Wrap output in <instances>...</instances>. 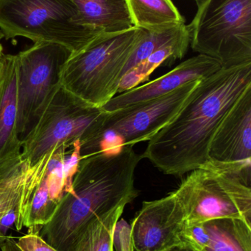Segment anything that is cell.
Here are the masks:
<instances>
[{"label": "cell", "instance_id": "8fae6325", "mask_svg": "<svg viewBox=\"0 0 251 251\" xmlns=\"http://www.w3.org/2000/svg\"><path fill=\"white\" fill-rule=\"evenodd\" d=\"M185 215L175 191L166 197L144 201L131 226L136 251H165L182 244Z\"/></svg>", "mask_w": 251, "mask_h": 251}, {"label": "cell", "instance_id": "4fadbf2b", "mask_svg": "<svg viewBox=\"0 0 251 251\" xmlns=\"http://www.w3.org/2000/svg\"><path fill=\"white\" fill-rule=\"evenodd\" d=\"M18 60L16 54L0 58V171L22 159L18 132Z\"/></svg>", "mask_w": 251, "mask_h": 251}, {"label": "cell", "instance_id": "603a6c76", "mask_svg": "<svg viewBox=\"0 0 251 251\" xmlns=\"http://www.w3.org/2000/svg\"><path fill=\"white\" fill-rule=\"evenodd\" d=\"M113 247L116 251H134L131 226L125 220L116 222L113 230Z\"/></svg>", "mask_w": 251, "mask_h": 251}, {"label": "cell", "instance_id": "e0dca14e", "mask_svg": "<svg viewBox=\"0 0 251 251\" xmlns=\"http://www.w3.org/2000/svg\"><path fill=\"white\" fill-rule=\"evenodd\" d=\"M134 26L162 30L184 25L185 20L172 0H127Z\"/></svg>", "mask_w": 251, "mask_h": 251}, {"label": "cell", "instance_id": "484cf974", "mask_svg": "<svg viewBox=\"0 0 251 251\" xmlns=\"http://www.w3.org/2000/svg\"><path fill=\"white\" fill-rule=\"evenodd\" d=\"M1 251H22L11 237H9L8 240L1 246Z\"/></svg>", "mask_w": 251, "mask_h": 251}, {"label": "cell", "instance_id": "30bf717a", "mask_svg": "<svg viewBox=\"0 0 251 251\" xmlns=\"http://www.w3.org/2000/svg\"><path fill=\"white\" fill-rule=\"evenodd\" d=\"M206 164L251 184V85L217 128Z\"/></svg>", "mask_w": 251, "mask_h": 251}, {"label": "cell", "instance_id": "44dd1931", "mask_svg": "<svg viewBox=\"0 0 251 251\" xmlns=\"http://www.w3.org/2000/svg\"><path fill=\"white\" fill-rule=\"evenodd\" d=\"M66 149L64 146L55 148L46 170L45 175L50 198L58 203L64 195L63 163Z\"/></svg>", "mask_w": 251, "mask_h": 251}, {"label": "cell", "instance_id": "2e32d148", "mask_svg": "<svg viewBox=\"0 0 251 251\" xmlns=\"http://www.w3.org/2000/svg\"><path fill=\"white\" fill-rule=\"evenodd\" d=\"M190 44L188 27L175 39L152 53L145 60L128 71L119 83L118 93L125 92L148 80L150 75L161 66H169L182 59Z\"/></svg>", "mask_w": 251, "mask_h": 251}, {"label": "cell", "instance_id": "277c9868", "mask_svg": "<svg viewBox=\"0 0 251 251\" xmlns=\"http://www.w3.org/2000/svg\"><path fill=\"white\" fill-rule=\"evenodd\" d=\"M200 80L184 84L169 94L149 101L113 112L105 111L92 134L81 143V159L151 140L173 120Z\"/></svg>", "mask_w": 251, "mask_h": 251}, {"label": "cell", "instance_id": "ac0fdd59", "mask_svg": "<svg viewBox=\"0 0 251 251\" xmlns=\"http://www.w3.org/2000/svg\"><path fill=\"white\" fill-rule=\"evenodd\" d=\"M125 207L119 206L91 221L69 251H113V230Z\"/></svg>", "mask_w": 251, "mask_h": 251}, {"label": "cell", "instance_id": "52a82bcc", "mask_svg": "<svg viewBox=\"0 0 251 251\" xmlns=\"http://www.w3.org/2000/svg\"><path fill=\"white\" fill-rule=\"evenodd\" d=\"M187 225L219 218H240L251 224V184L206 165L191 171L175 190Z\"/></svg>", "mask_w": 251, "mask_h": 251}, {"label": "cell", "instance_id": "7402d4cb", "mask_svg": "<svg viewBox=\"0 0 251 251\" xmlns=\"http://www.w3.org/2000/svg\"><path fill=\"white\" fill-rule=\"evenodd\" d=\"M72 149H66L65 153L64 163H63V176H64V194L72 191V181L74 177L79 168L81 160V142L80 140L75 142L71 146Z\"/></svg>", "mask_w": 251, "mask_h": 251}, {"label": "cell", "instance_id": "5b68a950", "mask_svg": "<svg viewBox=\"0 0 251 251\" xmlns=\"http://www.w3.org/2000/svg\"><path fill=\"white\" fill-rule=\"evenodd\" d=\"M0 29L6 40L53 43L72 54L100 34L83 24L71 0H0Z\"/></svg>", "mask_w": 251, "mask_h": 251}, {"label": "cell", "instance_id": "f1b7e54d", "mask_svg": "<svg viewBox=\"0 0 251 251\" xmlns=\"http://www.w3.org/2000/svg\"><path fill=\"white\" fill-rule=\"evenodd\" d=\"M4 38V35H3L2 32H1V29H0V41Z\"/></svg>", "mask_w": 251, "mask_h": 251}, {"label": "cell", "instance_id": "3957f363", "mask_svg": "<svg viewBox=\"0 0 251 251\" xmlns=\"http://www.w3.org/2000/svg\"><path fill=\"white\" fill-rule=\"evenodd\" d=\"M144 31L134 26L94 37L65 63L61 86L88 104L103 107L118 94L124 69Z\"/></svg>", "mask_w": 251, "mask_h": 251}, {"label": "cell", "instance_id": "d6986e66", "mask_svg": "<svg viewBox=\"0 0 251 251\" xmlns=\"http://www.w3.org/2000/svg\"><path fill=\"white\" fill-rule=\"evenodd\" d=\"M45 174L46 171L34 190L24 218L23 227L28 228V234H39L41 228L51 221L58 205L50 198Z\"/></svg>", "mask_w": 251, "mask_h": 251}, {"label": "cell", "instance_id": "9a60e30c", "mask_svg": "<svg viewBox=\"0 0 251 251\" xmlns=\"http://www.w3.org/2000/svg\"><path fill=\"white\" fill-rule=\"evenodd\" d=\"M83 24L100 33L122 32L134 27L127 0H71Z\"/></svg>", "mask_w": 251, "mask_h": 251}, {"label": "cell", "instance_id": "9c48e42d", "mask_svg": "<svg viewBox=\"0 0 251 251\" xmlns=\"http://www.w3.org/2000/svg\"><path fill=\"white\" fill-rule=\"evenodd\" d=\"M105 111L60 87L32 132L22 142V159L34 165L59 146L81 143L94 131Z\"/></svg>", "mask_w": 251, "mask_h": 251}, {"label": "cell", "instance_id": "ba28073f", "mask_svg": "<svg viewBox=\"0 0 251 251\" xmlns=\"http://www.w3.org/2000/svg\"><path fill=\"white\" fill-rule=\"evenodd\" d=\"M71 51L59 44L34 43L18 53V132L24 141L61 87L62 72Z\"/></svg>", "mask_w": 251, "mask_h": 251}, {"label": "cell", "instance_id": "4316f807", "mask_svg": "<svg viewBox=\"0 0 251 251\" xmlns=\"http://www.w3.org/2000/svg\"><path fill=\"white\" fill-rule=\"evenodd\" d=\"M165 251H197L193 249V248L187 246V245L181 244L178 246H175L172 249H168Z\"/></svg>", "mask_w": 251, "mask_h": 251}, {"label": "cell", "instance_id": "ffe728a7", "mask_svg": "<svg viewBox=\"0 0 251 251\" xmlns=\"http://www.w3.org/2000/svg\"><path fill=\"white\" fill-rule=\"evenodd\" d=\"M28 165V162L21 159L0 171V218L19 199Z\"/></svg>", "mask_w": 251, "mask_h": 251}, {"label": "cell", "instance_id": "f546056e", "mask_svg": "<svg viewBox=\"0 0 251 251\" xmlns=\"http://www.w3.org/2000/svg\"><path fill=\"white\" fill-rule=\"evenodd\" d=\"M194 1H195L196 2H197V1H200V0H194Z\"/></svg>", "mask_w": 251, "mask_h": 251}, {"label": "cell", "instance_id": "8992f818", "mask_svg": "<svg viewBox=\"0 0 251 251\" xmlns=\"http://www.w3.org/2000/svg\"><path fill=\"white\" fill-rule=\"evenodd\" d=\"M187 25L190 44L222 68L251 63V0H200Z\"/></svg>", "mask_w": 251, "mask_h": 251}, {"label": "cell", "instance_id": "7c38bea8", "mask_svg": "<svg viewBox=\"0 0 251 251\" xmlns=\"http://www.w3.org/2000/svg\"><path fill=\"white\" fill-rule=\"evenodd\" d=\"M221 68V64L215 59L199 54L154 80L115 96L102 108L106 112H113L162 97L184 84L205 79L218 72Z\"/></svg>", "mask_w": 251, "mask_h": 251}, {"label": "cell", "instance_id": "6da1fadb", "mask_svg": "<svg viewBox=\"0 0 251 251\" xmlns=\"http://www.w3.org/2000/svg\"><path fill=\"white\" fill-rule=\"evenodd\" d=\"M251 85V63L221 68L200 79L173 120L149 140L143 159L175 176L203 166L217 128Z\"/></svg>", "mask_w": 251, "mask_h": 251}, {"label": "cell", "instance_id": "5bb4252c", "mask_svg": "<svg viewBox=\"0 0 251 251\" xmlns=\"http://www.w3.org/2000/svg\"><path fill=\"white\" fill-rule=\"evenodd\" d=\"M182 244L197 251H251V224L228 218L187 225Z\"/></svg>", "mask_w": 251, "mask_h": 251}, {"label": "cell", "instance_id": "83f0119b", "mask_svg": "<svg viewBox=\"0 0 251 251\" xmlns=\"http://www.w3.org/2000/svg\"><path fill=\"white\" fill-rule=\"evenodd\" d=\"M3 54H4V52H3V47L2 45L0 44V58H1V56L3 55Z\"/></svg>", "mask_w": 251, "mask_h": 251}, {"label": "cell", "instance_id": "7a4b0ae2", "mask_svg": "<svg viewBox=\"0 0 251 251\" xmlns=\"http://www.w3.org/2000/svg\"><path fill=\"white\" fill-rule=\"evenodd\" d=\"M142 159L133 146L81 159L72 191L63 195L40 237L57 251H70L91 221L138 196L135 172Z\"/></svg>", "mask_w": 251, "mask_h": 251}, {"label": "cell", "instance_id": "d4e9b609", "mask_svg": "<svg viewBox=\"0 0 251 251\" xmlns=\"http://www.w3.org/2000/svg\"><path fill=\"white\" fill-rule=\"evenodd\" d=\"M17 245L22 251H57L43 240L39 234L23 236L19 239Z\"/></svg>", "mask_w": 251, "mask_h": 251}, {"label": "cell", "instance_id": "cb8c5ba5", "mask_svg": "<svg viewBox=\"0 0 251 251\" xmlns=\"http://www.w3.org/2000/svg\"><path fill=\"white\" fill-rule=\"evenodd\" d=\"M20 196L16 203L0 218V248H1V246L8 240L10 237L8 236L9 231L12 229L13 226H15L16 227L18 221H19V210H20Z\"/></svg>", "mask_w": 251, "mask_h": 251}]
</instances>
